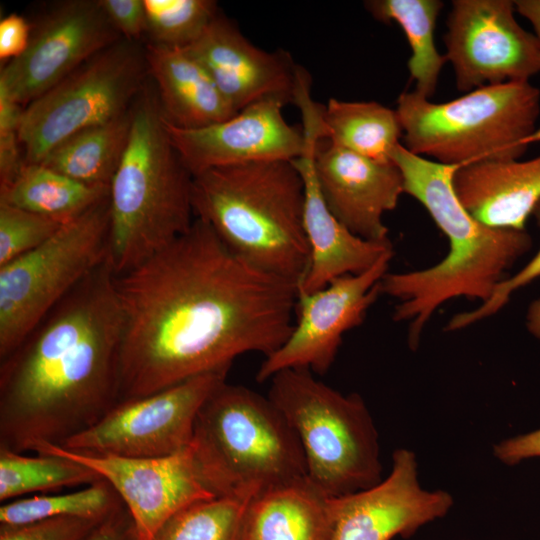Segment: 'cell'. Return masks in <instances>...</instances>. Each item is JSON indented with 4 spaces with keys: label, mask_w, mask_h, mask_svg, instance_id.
Masks as SVG:
<instances>
[{
    "label": "cell",
    "mask_w": 540,
    "mask_h": 540,
    "mask_svg": "<svg viewBox=\"0 0 540 540\" xmlns=\"http://www.w3.org/2000/svg\"><path fill=\"white\" fill-rule=\"evenodd\" d=\"M302 123L306 148L292 162L304 182V230L309 265L298 290L310 293L326 287L337 278L365 272L393 248L390 241L373 242L353 234L330 212L314 167L315 147L323 138L322 124L315 115L303 117Z\"/></svg>",
    "instance_id": "obj_20"
},
{
    "label": "cell",
    "mask_w": 540,
    "mask_h": 540,
    "mask_svg": "<svg viewBox=\"0 0 540 540\" xmlns=\"http://www.w3.org/2000/svg\"><path fill=\"white\" fill-rule=\"evenodd\" d=\"M511 0H455L444 34L445 58L459 91L510 81H529L540 72V44L515 18Z\"/></svg>",
    "instance_id": "obj_12"
},
{
    "label": "cell",
    "mask_w": 540,
    "mask_h": 540,
    "mask_svg": "<svg viewBox=\"0 0 540 540\" xmlns=\"http://www.w3.org/2000/svg\"><path fill=\"white\" fill-rule=\"evenodd\" d=\"M183 49L203 66L236 112L266 99L293 102L299 67L284 52L253 45L219 13Z\"/></svg>",
    "instance_id": "obj_19"
},
{
    "label": "cell",
    "mask_w": 540,
    "mask_h": 540,
    "mask_svg": "<svg viewBox=\"0 0 540 540\" xmlns=\"http://www.w3.org/2000/svg\"><path fill=\"white\" fill-rule=\"evenodd\" d=\"M253 498L217 496L194 502L171 516L152 540H243Z\"/></svg>",
    "instance_id": "obj_30"
},
{
    "label": "cell",
    "mask_w": 540,
    "mask_h": 540,
    "mask_svg": "<svg viewBox=\"0 0 540 540\" xmlns=\"http://www.w3.org/2000/svg\"><path fill=\"white\" fill-rule=\"evenodd\" d=\"M32 451L68 457L106 480L128 510L137 540H152L181 509L217 497L200 475L190 446L180 453L156 458L81 454L49 443L38 444Z\"/></svg>",
    "instance_id": "obj_15"
},
{
    "label": "cell",
    "mask_w": 540,
    "mask_h": 540,
    "mask_svg": "<svg viewBox=\"0 0 540 540\" xmlns=\"http://www.w3.org/2000/svg\"><path fill=\"white\" fill-rule=\"evenodd\" d=\"M336 499L308 476L268 489L248 506L243 540H331Z\"/></svg>",
    "instance_id": "obj_23"
},
{
    "label": "cell",
    "mask_w": 540,
    "mask_h": 540,
    "mask_svg": "<svg viewBox=\"0 0 540 540\" xmlns=\"http://www.w3.org/2000/svg\"><path fill=\"white\" fill-rule=\"evenodd\" d=\"M394 252L384 254L370 269L333 280L314 291L298 290L295 323L283 345L261 363L256 379L264 382L288 368L325 374L332 366L343 335L362 324L381 294Z\"/></svg>",
    "instance_id": "obj_13"
},
{
    "label": "cell",
    "mask_w": 540,
    "mask_h": 540,
    "mask_svg": "<svg viewBox=\"0 0 540 540\" xmlns=\"http://www.w3.org/2000/svg\"><path fill=\"white\" fill-rule=\"evenodd\" d=\"M65 223L0 202V266L37 248Z\"/></svg>",
    "instance_id": "obj_32"
},
{
    "label": "cell",
    "mask_w": 540,
    "mask_h": 540,
    "mask_svg": "<svg viewBox=\"0 0 540 540\" xmlns=\"http://www.w3.org/2000/svg\"><path fill=\"white\" fill-rule=\"evenodd\" d=\"M109 195L32 251L0 266V360L108 260Z\"/></svg>",
    "instance_id": "obj_9"
},
{
    "label": "cell",
    "mask_w": 540,
    "mask_h": 540,
    "mask_svg": "<svg viewBox=\"0 0 540 540\" xmlns=\"http://www.w3.org/2000/svg\"><path fill=\"white\" fill-rule=\"evenodd\" d=\"M439 0H372L365 7L378 21L396 22L403 30L411 49L407 63L415 92L429 99L434 95L446 61L435 45L437 17L443 8Z\"/></svg>",
    "instance_id": "obj_27"
},
{
    "label": "cell",
    "mask_w": 540,
    "mask_h": 540,
    "mask_svg": "<svg viewBox=\"0 0 540 540\" xmlns=\"http://www.w3.org/2000/svg\"><path fill=\"white\" fill-rule=\"evenodd\" d=\"M132 108L108 123L74 134L39 163L86 185L110 186L128 143Z\"/></svg>",
    "instance_id": "obj_25"
},
{
    "label": "cell",
    "mask_w": 540,
    "mask_h": 540,
    "mask_svg": "<svg viewBox=\"0 0 540 540\" xmlns=\"http://www.w3.org/2000/svg\"><path fill=\"white\" fill-rule=\"evenodd\" d=\"M101 479L87 466L57 454L23 453L0 447V501L2 503L35 492L90 485Z\"/></svg>",
    "instance_id": "obj_28"
},
{
    "label": "cell",
    "mask_w": 540,
    "mask_h": 540,
    "mask_svg": "<svg viewBox=\"0 0 540 540\" xmlns=\"http://www.w3.org/2000/svg\"><path fill=\"white\" fill-rule=\"evenodd\" d=\"M391 160L402 173L404 193L424 206L449 242L447 255L436 265L387 273L380 283L381 294L399 301L393 319L409 323L408 344L416 350L438 307L457 297L485 302L506 271L530 250L532 239L525 229L491 227L469 213L453 185L460 166L413 154L401 143Z\"/></svg>",
    "instance_id": "obj_3"
},
{
    "label": "cell",
    "mask_w": 540,
    "mask_h": 540,
    "mask_svg": "<svg viewBox=\"0 0 540 540\" xmlns=\"http://www.w3.org/2000/svg\"><path fill=\"white\" fill-rule=\"evenodd\" d=\"M532 216L540 228V201L535 206ZM540 277V249L537 254L517 273L503 279L485 302L473 310L454 315L446 324V331H457L471 326L496 314L510 300L512 294Z\"/></svg>",
    "instance_id": "obj_33"
},
{
    "label": "cell",
    "mask_w": 540,
    "mask_h": 540,
    "mask_svg": "<svg viewBox=\"0 0 540 540\" xmlns=\"http://www.w3.org/2000/svg\"><path fill=\"white\" fill-rule=\"evenodd\" d=\"M270 380L267 397L296 433L311 481L343 497L383 479L378 432L359 394H342L303 368L281 370Z\"/></svg>",
    "instance_id": "obj_8"
},
{
    "label": "cell",
    "mask_w": 540,
    "mask_h": 540,
    "mask_svg": "<svg viewBox=\"0 0 540 540\" xmlns=\"http://www.w3.org/2000/svg\"><path fill=\"white\" fill-rule=\"evenodd\" d=\"M314 167L323 199L339 222L365 240L390 241L383 216L404 193L402 173L393 161L370 159L320 138Z\"/></svg>",
    "instance_id": "obj_18"
},
{
    "label": "cell",
    "mask_w": 540,
    "mask_h": 540,
    "mask_svg": "<svg viewBox=\"0 0 540 540\" xmlns=\"http://www.w3.org/2000/svg\"><path fill=\"white\" fill-rule=\"evenodd\" d=\"M148 72L157 85L163 118L181 129L225 121L236 113L203 66L188 52L147 44Z\"/></svg>",
    "instance_id": "obj_22"
},
{
    "label": "cell",
    "mask_w": 540,
    "mask_h": 540,
    "mask_svg": "<svg viewBox=\"0 0 540 540\" xmlns=\"http://www.w3.org/2000/svg\"><path fill=\"white\" fill-rule=\"evenodd\" d=\"M82 540H137L132 518L123 505Z\"/></svg>",
    "instance_id": "obj_39"
},
{
    "label": "cell",
    "mask_w": 540,
    "mask_h": 540,
    "mask_svg": "<svg viewBox=\"0 0 540 540\" xmlns=\"http://www.w3.org/2000/svg\"><path fill=\"white\" fill-rule=\"evenodd\" d=\"M304 203L292 160L214 168L192 180L195 218L249 264L297 285L309 265Z\"/></svg>",
    "instance_id": "obj_4"
},
{
    "label": "cell",
    "mask_w": 540,
    "mask_h": 540,
    "mask_svg": "<svg viewBox=\"0 0 540 540\" xmlns=\"http://www.w3.org/2000/svg\"><path fill=\"white\" fill-rule=\"evenodd\" d=\"M395 110L406 149L446 165L516 160L540 140V90L530 81L479 87L443 103L404 91Z\"/></svg>",
    "instance_id": "obj_7"
},
{
    "label": "cell",
    "mask_w": 540,
    "mask_h": 540,
    "mask_svg": "<svg viewBox=\"0 0 540 540\" xmlns=\"http://www.w3.org/2000/svg\"><path fill=\"white\" fill-rule=\"evenodd\" d=\"M453 505L449 492L422 487L416 454L398 448L389 474L377 485L337 497L331 540L408 538L445 517Z\"/></svg>",
    "instance_id": "obj_16"
},
{
    "label": "cell",
    "mask_w": 540,
    "mask_h": 540,
    "mask_svg": "<svg viewBox=\"0 0 540 540\" xmlns=\"http://www.w3.org/2000/svg\"><path fill=\"white\" fill-rule=\"evenodd\" d=\"M455 192L469 213L497 228L525 229L540 201V155L519 161H483L459 167Z\"/></svg>",
    "instance_id": "obj_21"
},
{
    "label": "cell",
    "mask_w": 540,
    "mask_h": 540,
    "mask_svg": "<svg viewBox=\"0 0 540 540\" xmlns=\"http://www.w3.org/2000/svg\"><path fill=\"white\" fill-rule=\"evenodd\" d=\"M228 371L205 373L149 395L119 400L94 425L58 446L124 458L180 453L191 445L197 415L226 381Z\"/></svg>",
    "instance_id": "obj_11"
},
{
    "label": "cell",
    "mask_w": 540,
    "mask_h": 540,
    "mask_svg": "<svg viewBox=\"0 0 540 540\" xmlns=\"http://www.w3.org/2000/svg\"><path fill=\"white\" fill-rule=\"evenodd\" d=\"M493 455L509 466L540 457V429L501 440L493 446Z\"/></svg>",
    "instance_id": "obj_38"
},
{
    "label": "cell",
    "mask_w": 540,
    "mask_h": 540,
    "mask_svg": "<svg viewBox=\"0 0 540 540\" xmlns=\"http://www.w3.org/2000/svg\"><path fill=\"white\" fill-rule=\"evenodd\" d=\"M106 16L122 38L136 41L147 33L143 0H98Z\"/></svg>",
    "instance_id": "obj_36"
},
{
    "label": "cell",
    "mask_w": 540,
    "mask_h": 540,
    "mask_svg": "<svg viewBox=\"0 0 540 540\" xmlns=\"http://www.w3.org/2000/svg\"><path fill=\"white\" fill-rule=\"evenodd\" d=\"M102 521L56 517L19 525H0V540H82Z\"/></svg>",
    "instance_id": "obj_34"
},
{
    "label": "cell",
    "mask_w": 540,
    "mask_h": 540,
    "mask_svg": "<svg viewBox=\"0 0 540 540\" xmlns=\"http://www.w3.org/2000/svg\"><path fill=\"white\" fill-rule=\"evenodd\" d=\"M32 26L21 15L12 13L0 21V59L12 61L28 48Z\"/></svg>",
    "instance_id": "obj_37"
},
{
    "label": "cell",
    "mask_w": 540,
    "mask_h": 540,
    "mask_svg": "<svg viewBox=\"0 0 540 540\" xmlns=\"http://www.w3.org/2000/svg\"><path fill=\"white\" fill-rule=\"evenodd\" d=\"M144 88L132 108L128 143L109 188V263L115 276L184 234L195 216L193 176L166 130L158 98Z\"/></svg>",
    "instance_id": "obj_5"
},
{
    "label": "cell",
    "mask_w": 540,
    "mask_h": 540,
    "mask_svg": "<svg viewBox=\"0 0 540 540\" xmlns=\"http://www.w3.org/2000/svg\"><path fill=\"white\" fill-rule=\"evenodd\" d=\"M190 447L216 496L255 497L308 476L300 441L279 409L226 381L202 405Z\"/></svg>",
    "instance_id": "obj_6"
},
{
    "label": "cell",
    "mask_w": 540,
    "mask_h": 540,
    "mask_svg": "<svg viewBox=\"0 0 540 540\" xmlns=\"http://www.w3.org/2000/svg\"><path fill=\"white\" fill-rule=\"evenodd\" d=\"M149 74L145 49L120 39L86 61L23 109L19 138L27 163H39L57 145L131 109Z\"/></svg>",
    "instance_id": "obj_10"
},
{
    "label": "cell",
    "mask_w": 540,
    "mask_h": 540,
    "mask_svg": "<svg viewBox=\"0 0 540 540\" xmlns=\"http://www.w3.org/2000/svg\"><path fill=\"white\" fill-rule=\"evenodd\" d=\"M280 99L256 102L231 118L196 129L164 124L182 163L192 176L204 171L272 160H294L306 148L301 129L284 119Z\"/></svg>",
    "instance_id": "obj_17"
},
{
    "label": "cell",
    "mask_w": 540,
    "mask_h": 540,
    "mask_svg": "<svg viewBox=\"0 0 540 540\" xmlns=\"http://www.w3.org/2000/svg\"><path fill=\"white\" fill-rule=\"evenodd\" d=\"M150 43L183 49L193 43L218 14L211 0H143Z\"/></svg>",
    "instance_id": "obj_31"
},
{
    "label": "cell",
    "mask_w": 540,
    "mask_h": 540,
    "mask_svg": "<svg viewBox=\"0 0 540 540\" xmlns=\"http://www.w3.org/2000/svg\"><path fill=\"white\" fill-rule=\"evenodd\" d=\"M123 314L105 261L0 360V447L61 445L120 399Z\"/></svg>",
    "instance_id": "obj_2"
},
{
    "label": "cell",
    "mask_w": 540,
    "mask_h": 540,
    "mask_svg": "<svg viewBox=\"0 0 540 540\" xmlns=\"http://www.w3.org/2000/svg\"><path fill=\"white\" fill-rule=\"evenodd\" d=\"M120 39L99 1L60 2L32 27L27 50L1 69L0 87L26 106Z\"/></svg>",
    "instance_id": "obj_14"
},
{
    "label": "cell",
    "mask_w": 540,
    "mask_h": 540,
    "mask_svg": "<svg viewBox=\"0 0 540 540\" xmlns=\"http://www.w3.org/2000/svg\"><path fill=\"white\" fill-rule=\"evenodd\" d=\"M110 186L78 182L41 163L23 165L0 187V202L67 223L109 195Z\"/></svg>",
    "instance_id": "obj_24"
},
{
    "label": "cell",
    "mask_w": 540,
    "mask_h": 540,
    "mask_svg": "<svg viewBox=\"0 0 540 540\" xmlns=\"http://www.w3.org/2000/svg\"><path fill=\"white\" fill-rule=\"evenodd\" d=\"M114 488L104 479L79 490L17 498L0 506L1 525H19L56 517L104 520L123 506Z\"/></svg>",
    "instance_id": "obj_29"
},
{
    "label": "cell",
    "mask_w": 540,
    "mask_h": 540,
    "mask_svg": "<svg viewBox=\"0 0 540 540\" xmlns=\"http://www.w3.org/2000/svg\"><path fill=\"white\" fill-rule=\"evenodd\" d=\"M324 138L358 155L392 161L402 127L396 110L375 101L331 98L322 111Z\"/></svg>",
    "instance_id": "obj_26"
},
{
    "label": "cell",
    "mask_w": 540,
    "mask_h": 540,
    "mask_svg": "<svg viewBox=\"0 0 540 540\" xmlns=\"http://www.w3.org/2000/svg\"><path fill=\"white\" fill-rule=\"evenodd\" d=\"M526 327L534 337L540 339V298L534 300L528 307Z\"/></svg>",
    "instance_id": "obj_41"
},
{
    "label": "cell",
    "mask_w": 540,
    "mask_h": 540,
    "mask_svg": "<svg viewBox=\"0 0 540 540\" xmlns=\"http://www.w3.org/2000/svg\"><path fill=\"white\" fill-rule=\"evenodd\" d=\"M123 314L120 399L267 357L289 337L298 285L249 264L203 220L116 276Z\"/></svg>",
    "instance_id": "obj_1"
},
{
    "label": "cell",
    "mask_w": 540,
    "mask_h": 540,
    "mask_svg": "<svg viewBox=\"0 0 540 540\" xmlns=\"http://www.w3.org/2000/svg\"><path fill=\"white\" fill-rule=\"evenodd\" d=\"M514 2L516 11L531 23L540 44V0H517Z\"/></svg>",
    "instance_id": "obj_40"
},
{
    "label": "cell",
    "mask_w": 540,
    "mask_h": 540,
    "mask_svg": "<svg viewBox=\"0 0 540 540\" xmlns=\"http://www.w3.org/2000/svg\"><path fill=\"white\" fill-rule=\"evenodd\" d=\"M23 109L0 87V187L8 185L26 162L19 138Z\"/></svg>",
    "instance_id": "obj_35"
}]
</instances>
